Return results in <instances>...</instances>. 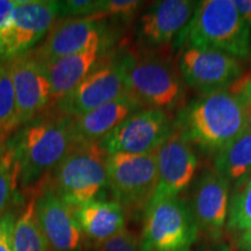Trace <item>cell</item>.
<instances>
[{"instance_id":"19","label":"cell","mask_w":251,"mask_h":251,"mask_svg":"<svg viewBox=\"0 0 251 251\" xmlns=\"http://www.w3.org/2000/svg\"><path fill=\"white\" fill-rule=\"evenodd\" d=\"M102 45H96L84 51L65 56L42 64L51 91V107L71 91H74L93 70L99 61ZM50 107V108H51Z\"/></svg>"},{"instance_id":"11","label":"cell","mask_w":251,"mask_h":251,"mask_svg":"<svg viewBox=\"0 0 251 251\" xmlns=\"http://www.w3.org/2000/svg\"><path fill=\"white\" fill-rule=\"evenodd\" d=\"M185 83L203 94L230 87L242 75L236 57L214 49L186 48L179 58Z\"/></svg>"},{"instance_id":"36","label":"cell","mask_w":251,"mask_h":251,"mask_svg":"<svg viewBox=\"0 0 251 251\" xmlns=\"http://www.w3.org/2000/svg\"><path fill=\"white\" fill-rule=\"evenodd\" d=\"M214 251H230V250H229L228 248H226V247H220L219 249H216Z\"/></svg>"},{"instance_id":"25","label":"cell","mask_w":251,"mask_h":251,"mask_svg":"<svg viewBox=\"0 0 251 251\" xmlns=\"http://www.w3.org/2000/svg\"><path fill=\"white\" fill-rule=\"evenodd\" d=\"M19 165L11 150L4 148L0 153V218L8 212L18 190Z\"/></svg>"},{"instance_id":"6","label":"cell","mask_w":251,"mask_h":251,"mask_svg":"<svg viewBox=\"0 0 251 251\" xmlns=\"http://www.w3.org/2000/svg\"><path fill=\"white\" fill-rule=\"evenodd\" d=\"M193 213L178 197L150 200L143 212V251H191L198 236Z\"/></svg>"},{"instance_id":"18","label":"cell","mask_w":251,"mask_h":251,"mask_svg":"<svg viewBox=\"0 0 251 251\" xmlns=\"http://www.w3.org/2000/svg\"><path fill=\"white\" fill-rule=\"evenodd\" d=\"M144 108L129 96L105 103L98 108L72 119L78 143H99L135 112Z\"/></svg>"},{"instance_id":"17","label":"cell","mask_w":251,"mask_h":251,"mask_svg":"<svg viewBox=\"0 0 251 251\" xmlns=\"http://www.w3.org/2000/svg\"><path fill=\"white\" fill-rule=\"evenodd\" d=\"M199 1H156L140 19V36L149 46H163L177 39L193 17Z\"/></svg>"},{"instance_id":"32","label":"cell","mask_w":251,"mask_h":251,"mask_svg":"<svg viewBox=\"0 0 251 251\" xmlns=\"http://www.w3.org/2000/svg\"><path fill=\"white\" fill-rule=\"evenodd\" d=\"M234 4L240 17L243 19V21L251 30V0H236Z\"/></svg>"},{"instance_id":"31","label":"cell","mask_w":251,"mask_h":251,"mask_svg":"<svg viewBox=\"0 0 251 251\" xmlns=\"http://www.w3.org/2000/svg\"><path fill=\"white\" fill-rule=\"evenodd\" d=\"M20 0H0V34L8 29Z\"/></svg>"},{"instance_id":"2","label":"cell","mask_w":251,"mask_h":251,"mask_svg":"<svg viewBox=\"0 0 251 251\" xmlns=\"http://www.w3.org/2000/svg\"><path fill=\"white\" fill-rule=\"evenodd\" d=\"M175 128L187 142L218 153L248 129L247 108L229 90L215 91L181 109Z\"/></svg>"},{"instance_id":"22","label":"cell","mask_w":251,"mask_h":251,"mask_svg":"<svg viewBox=\"0 0 251 251\" xmlns=\"http://www.w3.org/2000/svg\"><path fill=\"white\" fill-rule=\"evenodd\" d=\"M14 251H50L48 241L41 228L36 213V194L31 193L23 212L15 220L13 230Z\"/></svg>"},{"instance_id":"9","label":"cell","mask_w":251,"mask_h":251,"mask_svg":"<svg viewBox=\"0 0 251 251\" xmlns=\"http://www.w3.org/2000/svg\"><path fill=\"white\" fill-rule=\"evenodd\" d=\"M174 128L165 111L142 108L126 119L99 144L107 155H144L157 151Z\"/></svg>"},{"instance_id":"7","label":"cell","mask_w":251,"mask_h":251,"mask_svg":"<svg viewBox=\"0 0 251 251\" xmlns=\"http://www.w3.org/2000/svg\"><path fill=\"white\" fill-rule=\"evenodd\" d=\"M158 181L157 151L144 155L114 153L107 156V184L114 201L126 215L144 212Z\"/></svg>"},{"instance_id":"28","label":"cell","mask_w":251,"mask_h":251,"mask_svg":"<svg viewBox=\"0 0 251 251\" xmlns=\"http://www.w3.org/2000/svg\"><path fill=\"white\" fill-rule=\"evenodd\" d=\"M99 0H65L59 1V19L94 17L98 13Z\"/></svg>"},{"instance_id":"14","label":"cell","mask_w":251,"mask_h":251,"mask_svg":"<svg viewBox=\"0 0 251 251\" xmlns=\"http://www.w3.org/2000/svg\"><path fill=\"white\" fill-rule=\"evenodd\" d=\"M34 193L36 194L37 219L50 251H79L83 247L84 233L74 208L46 186H40Z\"/></svg>"},{"instance_id":"23","label":"cell","mask_w":251,"mask_h":251,"mask_svg":"<svg viewBox=\"0 0 251 251\" xmlns=\"http://www.w3.org/2000/svg\"><path fill=\"white\" fill-rule=\"evenodd\" d=\"M20 127L17 99L7 59L0 58V131L6 140Z\"/></svg>"},{"instance_id":"4","label":"cell","mask_w":251,"mask_h":251,"mask_svg":"<svg viewBox=\"0 0 251 251\" xmlns=\"http://www.w3.org/2000/svg\"><path fill=\"white\" fill-rule=\"evenodd\" d=\"M107 156L99 143H77L41 186L72 208L96 200L108 186Z\"/></svg>"},{"instance_id":"33","label":"cell","mask_w":251,"mask_h":251,"mask_svg":"<svg viewBox=\"0 0 251 251\" xmlns=\"http://www.w3.org/2000/svg\"><path fill=\"white\" fill-rule=\"evenodd\" d=\"M240 248L242 251H251V229L243 233L240 241Z\"/></svg>"},{"instance_id":"30","label":"cell","mask_w":251,"mask_h":251,"mask_svg":"<svg viewBox=\"0 0 251 251\" xmlns=\"http://www.w3.org/2000/svg\"><path fill=\"white\" fill-rule=\"evenodd\" d=\"M229 91L242 101L247 109H251V74L241 76Z\"/></svg>"},{"instance_id":"13","label":"cell","mask_w":251,"mask_h":251,"mask_svg":"<svg viewBox=\"0 0 251 251\" xmlns=\"http://www.w3.org/2000/svg\"><path fill=\"white\" fill-rule=\"evenodd\" d=\"M102 19L97 17L62 19L31 54L41 64H48L96 45H102Z\"/></svg>"},{"instance_id":"20","label":"cell","mask_w":251,"mask_h":251,"mask_svg":"<svg viewBox=\"0 0 251 251\" xmlns=\"http://www.w3.org/2000/svg\"><path fill=\"white\" fill-rule=\"evenodd\" d=\"M74 211L84 235L94 244L108 240L126 228V213L115 201L96 199L75 207Z\"/></svg>"},{"instance_id":"15","label":"cell","mask_w":251,"mask_h":251,"mask_svg":"<svg viewBox=\"0 0 251 251\" xmlns=\"http://www.w3.org/2000/svg\"><path fill=\"white\" fill-rule=\"evenodd\" d=\"M197 168L198 158L192 144L174 128L157 150L158 181L153 199L177 197L192 183Z\"/></svg>"},{"instance_id":"29","label":"cell","mask_w":251,"mask_h":251,"mask_svg":"<svg viewBox=\"0 0 251 251\" xmlns=\"http://www.w3.org/2000/svg\"><path fill=\"white\" fill-rule=\"evenodd\" d=\"M15 220V214L11 211L0 218V251H14L13 230Z\"/></svg>"},{"instance_id":"5","label":"cell","mask_w":251,"mask_h":251,"mask_svg":"<svg viewBox=\"0 0 251 251\" xmlns=\"http://www.w3.org/2000/svg\"><path fill=\"white\" fill-rule=\"evenodd\" d=\"M127 94L144 108L163 109L177 105L183 85L172 63L156 54L122 55Z\"/></svg>"},{"instance_id":"35","label":"cell","mask_w":251,"mask_h":251,"mask_svg":"<svg viewBox=\"0 0 251 251\" xmlns=\"http://www.w3.org/2000/svg\"><path fill=\"white\" fill-rule=\"evenodd\" d=\"M247 119H248V128L251 130V109H247Z\"/></svg>"},{"instance_id":"10","label":"cell","mask_w":251,"mask_h":251,"mask_svg":"<svg viewBox=\"0 0 251 251\" xmlns=\"http://www.w3.org/2000/svg\"><path fill=\"white\" fill-rule=\"evenodd\" d=\"M59 18V1L20 0L8 29L0 34V58L11 59L29 52L47 36Z\"/></svg>"},{"instance_id":"21","label":"cell","mask_w":251,"mask_h":251,"mask_svg":"<svg viewBox=\"0 0 251 251\" xmlns=\"http://www.w3.org/2000/svg\"><path fill=\"white\" fill-rule=\"evenodd\" d=\"M215 170L229 183H241L251 175V130L248 128L236 140L216 153Z\"/></svg>"},{"instance_id":"16","label":"cell","mask_w":251,"mask_h":251,"mask_svg":"<svg viewBox=\"0 0 251 251\" xmlns=\"http://www.w3.org/2000/svg\"><path fill=\"white\" fill-rule=\"evenodd\" d=\"M230 183L215 169H207L197 180L192 211L198 228L212 237L221 235L229 209Z\"/></svg>"},{"instance_id":"34","label":"cell","mask_w":251,"mask_h":251,"mask_svg":"<svg viewBox=\"0 0 251 251\" xmlns=\"http://www.w3.org/2000/svg\"><path fill=\"white\" fill-rule=\"evenodd\" d=\"M5 142H6V139L4 137V135L1 134V131H0V153H1V151L5 148Z\"/></svg>"},{"instance_id":"12","label":"cell","mask_w":251,"mask_h":251,"mask_svg":"<svg viewBox=\"0 0 251 251\" xmlns=\"http://www.w3.org/2000/svg\"><path fill=\"white\" fill-rule=\"evenodd\" d=\"M20 127L51 107V91L43 65L31 51L7 59Z\"/></svg>"},{"instance_id":"1","label":"cell","mask_w":251,"mask_h":251,"mask_svg":"<svg viewBox=\"0 0 251 251\" xmlns=\"http://www.w3.org/2000/svg\"><path fill=\"white\" fill-rule=\"evenodd\" d=\"M72 118L49 108L6 140L19 165V183L33 193L76 147Z\"/></svg>"},{"instance_id":"8","label":"cell","mask_w":251,"mask_h":251,"mask_svg":"<svg viewBox=\"0 0 251 251\" xmlns=\"http://www.w3.org/2000/svg\"><path fill=\"white\" fill-rule=\"evenodd\" d=\"M127 94L122 56L100 59L96 67L74 91L52 106V109L69 118L98 108Z\"/></svg>"},{"instance_id":"26","label":"cell","mask_w":251,"mask_h":251,"mask_svg":"<svg viewBox=\"0 0 251 251\" xmlns=\"http://www.w3.org/2000/svg\"><path fill=\"white\" fill-rule=\"evenodd\" d=\"M94 246L96 251H143L141 238L127 228L108 240L96 243Z\"/></svg>"},{"instance_id":"3","label":"cell","mask_w":251,"mask_h":251,"mask_svg":"<svg viewBox=\"0 0 251 251\" xmlns=\"http://www.w3.org/2000/svg\"><path fill=\"white\" fill-rule=\"evenodd\" d=\"M186 48L214 49L244 58L251 51V30L233 0L199 1L193 17L176 39Z\"/></svg>"},{"instance_id":"27","label":"cell","mask_w":251,"mask_h":251,"mask_svg":"<svg viewBox=\"0 0 251 251\" xmlns=\"http://www.w3.org/2000/svg\"><path fill=\"white\" fill-rule=\"evenodd\" d=\"M142 4V1L137 0H99L98 13L94 17L101 19L105 17L129 19Z\"/></svg>"},{"instance_id":"24","label":"cell","mask_w":251,"mask_h":251,"mask_svg":"<svg viewBox=\"0 0 251 251\" xmlns=\"http://www.w3.org/2000/svg\"><path fill=\"white\" fill-rule=\"evenodd\" d=\"M227 228L230 231H246L251 229V175L236 184L229 202Z\"/></svg>"}]
</instances>
